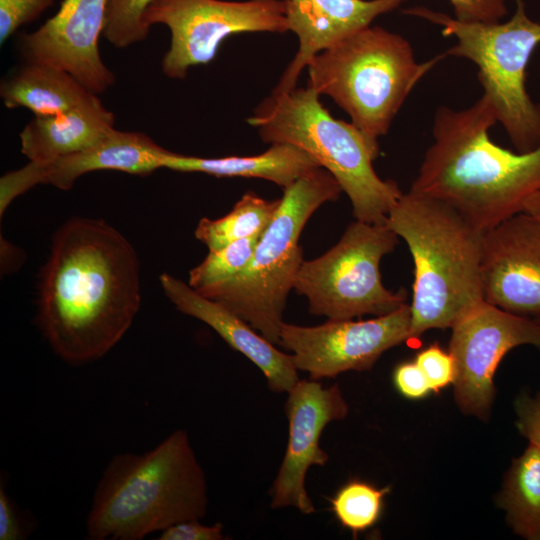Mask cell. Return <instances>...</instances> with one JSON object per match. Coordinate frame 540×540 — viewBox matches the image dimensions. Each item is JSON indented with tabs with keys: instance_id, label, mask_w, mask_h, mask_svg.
Instances as JSON below:
<instances>
[{
	"instance_id": "1",
	"label": "cell",
	"mask_w": 540,
	"mask_h": 540,
	"mask_svg": "<svg viewBox=\"0 0 540 540\" xmlns=\"http://www.w3.org/2000/svg\"><path fill=\"white\" fill-rule=\"evenodd\" d=\"M140 304V264L127 238L100 219L64 222L39 283L37 323L54 353L73 365L102 358Z\"/></svg>"
},
{
	"instance_id": "2",
	"label": "cell",
	"mask_w": 540,
	"mask_h": 540,
	"mask_svg": "<svg viewBox=\"0 0 540 540\" xmlns=\"http://www.w3.org/2000/svg\"><path fill=\"white\" fill-rule=\"evenodd\" d=\"M497 118L482 94L471 106L436 109L433 143L410 190L439 199L485 232L524 211L540 191V147L520 153L494 143Z\"/></svg>"
},
{
	"instance_id": "3",
	"label": "cell",
	"mask_w": 540,
	"mask_h": 540,
	"mask_svg": "<svg viewBox=\"0 0 540 540\" xmlns=\"http://www.w3.org/2000/svg\"><path fill=\"white\" fill-rule=\"evenodd\" d=\"M205 472L188 433L176 430L153 449L115 455L96 486L86 519L92 540H141L208 506Z\"/></svg>"
},
{
	"instance_id": "4",
	"label": "cell",
	"mask_w": 540,
	"mask_h": 540,
	"mask_svg": "<svg viewBox=\"0 0 540 540\" xmlns=\"http://www.w3.org/2000/svg\"><path fill=\"white\" fill-rule=\"evenodd\" d=\"M386 224L402 238L414 264L411 336L451 328L484 300L483 231L445 202L410 190Z\"/></svg>"
},
{
	"instance_id": "5",
	"label": "cell",
	"mask_w": 540,
	"mask_h": 540,
	"mask_svg": "<svg viewBox=\"0 0 540 540\" xmlns=\"http://www.w3.org/2000/svg\"><path fill=\"white\" fill-rule=\"evenodd\" d=\"M310 86L275 93L261 102L247 122L263 142L289 144L313 157L330 172L348 196L356 220L386 224L403 192L393 180H383L373 161L378 143L355 125L335 119Z\"/></svg>"
},
{
	"instance_id": "6",
	"label": "cell",
	"mask_w": 540,
	"mask_h": 540,
	"mask_svg": "<svg viewBox=\"0 0 540 540\" xmlns=\"http://www.w3.org/2000/svg\"><path fill=\"white\" fill-rule=\"evenodd\" d=\"M445 57L417 62L406 38L369 25L316 54L306 66L308 86L331 97L378 143L417 83Z\"/></svg>"
},
{
	"instance_id": "7",
	"label": "cell",
	"mask_w": 540,
	"mask_h": 540,
	"mask_svg": "<svg viewBox=\"0 0 540 540\" xmlns=\"http://www.w3.org/2000/svg\"><path fill=\"white\" fill-rule=\"evenodd\" d=\"M334 176L315 168L283 189L281 204L243 272L202 293L247 321L273 344L280 343L283 311L303 263L299 238L312 214L339 198Z\"/></svg>"
},
{
	"instance_id": "8",
	"label": "cell",
	"mask_w": 540,
	"mask_h": 540,
	"mask_svg": "<svg viewBox=\"0 0 540 540\" xmlns=\"http://www.w3.org/2000/svg\"><path fill=\"white\" fill-rule=\"evenodd\" d=\"M403 13L438 25L445 37L456 39L444 53L477 66L483 94L517 152L540 147V102L526 87L527 67L540 45V23L527 14L523 0H516L513 15L504 22L461 21L425 6Z\"/></svg>"
},
{
	"instance_id": "9",
	"label": "cell",
	"mask_w": 540,
	"mask_h": 540,
	"mask_svg": "<svg viewBox=\"0 0 540 540\" xmlns=\"http://www.w3.org/2000/svg\"><path fill=\"white\" fill-rule=\"evenodd\" d=\"M398 238L387 224L356 220L327 252L303 261L293 289L306 297L310 313L328 319L391 313L407 303V295L383 285L380 262Z\"/></svg>"
},
{
	"instance_id": "10",
	"label": "cell",
	"mask_w": 540,
	"mask_h": 540,
	"mask_svg": "<svg viewBox=\"0 0 540 540\" xmlns=\"http://www.w3.org/2000/svg\"><path fill=\"white\" fill-rule=\"evenodd\" d=\"M144 21L170 30L162 70L173 79H183L190 67L212 61L223 40L233 34L289 30L287 0H154Z\"/></svg>"
},
{
	"instance_id": "11",
	"label": "cell",
	"mask_w": 540,
	"mask_h": 540,
	"mask_svg": "<svg viewBox=\"0 0 540 540\" xmlns=\"http://www.w3.org/2000/svg\"><path fill=\"white\" fill-rule=\"evenodd\" d=\"M451 329L455 402L463 413L486 421L496 394L493 378L500 361L520 345L540 348V323L483 300Z\"/></svg>"
},
{
	"instance_id": "12",
	"label": "cell",
	"mask_w": 540,
	"mask_h": 540,
	"mask_svg": "<svg viewBox=\"0 0 540 540\" xmlns=\"http://www.w3.org/2000/svg\"><path fill=\"white\" fill-rule=\"evenodd\" d=\"M410 304L369 320L328 319L317 326L283 322L279 345L312 380L370 369L388 349L411 339Z\"/></svg>"
},
{
	"instance_id": "13",
	"label": "cell",
	"mask_w": 540,
	"mask_h": 540,
	"mask_svg": "<svg viewBox=\"0 0 540 540\" xmlns=\"http://www.w3.org/2000/svg\"><path fill=\"white\" fill-rule=\"evenodd\" d=\"M287 394L289 438L270 489V506L294 507L303 514H311L315 507L305 489L306 473L313 465H326L329 456L320 447L321 434L330 422L347 416L348 405L337 384L324 388L312 379H300Z\"/></svg>"
},
{
	"instance_id": "14",
	"label": "cell",
	"mask_w": 540,
	"mask_h": 540,
	"mask_svg": "<svg viewBox=\"0 0 540 540\" xmlns=\"http://www.w3.org/2000/svg\"><path fill=\"white\" fill-rule=\"evenodd\" d=\"M107 2L63 0L42 26L21 35L19 46L26 61L64 70L94 94L106 91L116 80L98 47Z\"/></svg>"
},
{
	"instance_id": "15",
	"label": "cell",
	"mask_w": 540,
	"mask_h": 540,
	"mask_svg": "<svg viewBox=\"0 0 540 540\" xmlns=\"http://www.w3.org/2000/svg\"><path fill=\"white\" fill-rule=\"evenodd\" d=\"M481 270L486 302L540 317V219L521 212L485 231Z\"/></svg>"
},
{
	"instance_id": "16",
	"label": "cell",
	"mask_w": 540,
	"mask_h": 540,
	"mask_svg": "<svg viewBox=\"0 0 540 540\" xmlns=\"http://www.w3.org/2000/svg\"><path fill=\"white\" fill-rule=\"evenodd\" d=\"M159 281L167 298L181 313L207 324L229 346L254 363L264 374L271 391L288 393L300 380L292 355L278 350L236 313L168 273H162Z\"/></svg>"
},
{
	"instance_id": "17",
	"label": "cell",
	"mask_w": 540,
	"mask_h": 540,
	"mask_svg": "<svg viewBox=\"0 0 540 540\" xmlns=\"http://www.w3.org/2000/svg\"><path fill=\"white\" fill-rule=\"evenodd\" d=\"M406 0H287L289 30L299 48L283 73L275 93L296 86L312 58L347 35L369 26L378 16L392 12Z\"/></svg>"
},
{
	"instance_id": "18",
	"label": "cell",
	"mask_w": 540,
	"mask_h": 540,
	"mask_svg": "<svg viewBox=\"0 0 540 540\" xmlns=\"http://www.w3.org/2000/svg\"><path fill=\"white\" fill-rule=\"evenodd\" d=\"M167 149L141 132L115 128L96 145L49 162H33L18 170L24 187L52 184L70 190L82 175L98 170H116L132 175H149L162 168Z\"/></svg>"
},
{
	"instance_id": "19",
	"label": "cell",
	"mask_w": 540,
	"mask_h": 540,
	"mask_svg": "<svg viewBox=\"0 0 540 540\" xmlns=\"http://www.w3.org/2000/svg\"><path fill=\"white\" fill-rule=\"evenodd\" d=\"M115 118L101 100L50 116H35L21 131V152L29 161L49 162L86 150L114 129Z\"/></svg>"
},
{
	"instance_id": "20",
	"label": "cell",
	"mask_w": 540,
	"mask_h": 540,
	"mask_svg": "<svg viewBox=\"0 0 540 540\" xmlns=\"http://www.w3.org/2000/svg\"><path fill=\"white\" fill-rule=\"evenodd\" d=\"M320 167L305 151L289 144H272L262 154L204 158L168 150L162 168L180 172H200L216 177L261 178L287 188L305 173Z\"/></svg>"
},
{
	"instance_id": "21",
	"label": "cell",
	"mask_w": 540,
	"mask_h": 540,
	"mask_svg": "<svg viewBox=\"0 0 540 540\" xmlns=\"http://www.w3.org/2000/svg\"><path fill=\"white\" fill-rule=\"evenodd\" d=\"M0 95L7 108L24 107L35 116L62 113L98 97L70 73L31 62L1 83Z\"/></svg>"
},
{
	"instance_id": "22",
	"label": "cell",
	"mask_w": 540,
	"mask_h": 540,
	"mask_svg": "<svg viewBox=\"0 0 540 540\" xmlns=\"http://www.w3.org/2000/svg\"><path fill=\"white\" fill-rule=\"evenodd\" d=\"M497 505L505 510L513 532L540 540V448L529 443L505 473Z\"/></svg>"
},
{
	"instance_id": "23",
	"label": "cell",
	"mask_w": 540,
	"mask_h": 540,
	"mask_svg": "<svg viewBox=\"0 0 540 540\" xmlns=\"http://www.w3.org/2000/svg\"><path fill=\"white\" fill-rule=\"evenodd\" d=\"M280 204L281 198L267 200L254 192H247L226 215L217 219L203 217L195 229V237L209 251H215L240 239L261 234L273 220Z\"/></svg>"
},
{
	"instance_id": "24",
	"label": "cell",
	"mask_w": 540,
	"mask_h": 540,
	"mask_svg": "<svg viewBox=\"0 0 540 540\" xmlns=\"http://www.w3.org/2000/svg\"><path fill=\"white\" fill-rule=\"evenodd\" d=\"M389 487L377 488L367 482L351 480L330 499L331 510L342 527L356 536L379 519Z\"/></svg>"
},
{
	"instance_id": "25",
	"label": "cell",
	"mask_w": 540,
	"mask_h": 540,
	"mask_svg": "<svg viewBox=\"0 0 540 540\" xmlns=\"http://www.w3.org/2000/svg\"><path fill=\"white\" fill-rule=\"evenodd\" d=\"M261 234L209 251L204 260L190 270L188 284L202 294L235 279L248 266Z\"/></svg>"
},
{
	"instance_id": "26",
	"label": "cell",
	"mask_w": 540,
	"mask_h": 540,
	"mask_svg": "<svg viewBox=\"0 0 540 540\" xmlns=\"http://www.w3.org/2000/svg\"><path fill=\"white\" fill-rule=\"evenodd\" d=\"M154 0H108L103 36L115 47L125 48L145 40L150 26L144 14Z\"/></svg>"
},
{
	"instance_id": "27",
	"label": "cell",
	"mask_w": 540,
	"mask_h": 540,
	"mask_svg": "<svg viewBox=\"0 0 540 540\" xmlns=\"http://www.w3.org/2000/svg\"><path fill=\"white\" fill-rule=\"evenodd\" d=\"M56 0H0V43L16 30L37 19Z\"/></svg>"
},
{
	"instance_id": "28",
	"label": "cell",
	"mask_w": 540,
	"mask_h": 540,
	"mask_svg": "<svg viewBox=\"0 0 540 540\" xmlns=\"http://www.w3.org/2000/svg\"><path fill=\"white\" fill-rule=\"evenodd\" d=\"M415 362L425 375L430 389L435 393L453 383L455 377L453 357L437 343L421 350Z\"/></svg>"
},
{
	"instance_id": "29",
	"label": "cell",
	"mask_w": 540,
	"mask_h": 540,
	"mask_svg": "<svg viewBox=\"0 0 540 540\" xmlns=\"http://www.w3.org/2000/svg\"><path fill=\"white\" fill-rule=\"evenodd\" d=\"M461 21L499 22L508 12L507 0H448Z\"/></svg>"
},
{
	"instance_id": "30",
	"label": "cell",
	"mask_w": 540,
	"mask_h": 540,
	"mask_svg": "<svg viewBox=\"0 0 540 540\" xmlns=\"http://www.w3.org/2000/svg\"><path fill=\"white\" fill-rule=\"evenodd\" d=\"M514 409L519 433L540 448V392L535 396L521 392L514 401Z\"/></svg>"
},
{
	"instance_id": "31",
	"label": "cell",
	"mask_w": 540,
	"mask_h": 540,
	"mask_svg": "<svg viewBox=\"0 0 540 540\" xmlns=\"http://www.w3.org/2000/svg\"><path fill=\"white\" fill-rule=\"evenodd\" d=\"M223 525H204L199 519L178 522L160 532L158 540H222Z\"/></svg>"
},
{
	"instance_id": "32",
	"label": "cell",
	"mask_w": 540,
	"mask_h": 540,
	"mask_svg": "<svg viewBox=\"0 0 540 540\" xmlns=\"http://www.w3.org/2000/svg\"><path fill=\"white\" fill-rule=\"evenodd\" d=\"M393 381L397 390L409 399L423 398L431 390L425 375L416 362L399 364L394 370Z\"/></svg>"
},
{
	"instance_id": "33",
	"label": "cell",
	"mask_w": 540,
	"mask_h": 540,
	"mask_svg": "<svg viewBox=\"0 0 540 540\" xmlns=\"http://www.w3.org/2000/svg\"><path fill=\"white\" fill-rule=\"evenodd\" d=\"M28 535L26 520L5 488H0V540H21Z\"/></svg>"
},
{
	"instance_id": "34",
	"label": "cell",
	"mask_w": 540,
	"mask_h": 540,
	"mask_svg": "<svg viewBox=\"0 0 540 540\" xmlns=\"http://www.w3.org/2000/svg\"><path fill=\"white\" fill-rule=\"evenodd\" d=\"M523 212L540 219V191L526 201Z\"/></svg>"
},
{
	"instance_id": "35",
	"label": "cell",
	"mask_w": 540,
	"mask_h": 540,
	"mask_svg": "<svg viewBox=\"0 0 540 540\" xmlns=\"http://www.w3.org/2000/svg\"><path fill=\"white\" fill-rule=\"evenodd\" d=\"M535 320H536L538 323H540V317L535 318Z\"/></svg>"
}]
</instances>
